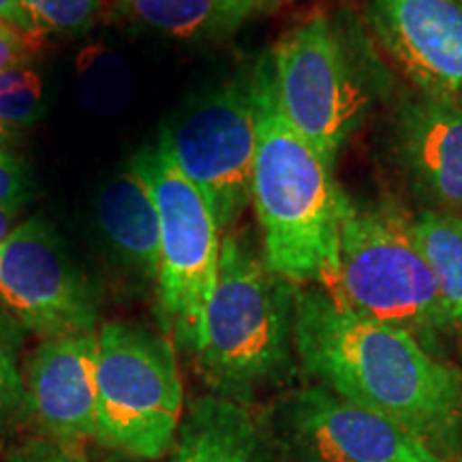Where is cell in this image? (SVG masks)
<instances>
[{"mask_svg":"<svg viewBox=\"0 0 462 462\" xmlns=\"http://www.w3.org/2000/svg\"><path fill=\"white\" fill-rule=\"evenodd\" d=\"M223 3L227 5L231 17H234L236 24L240 26L242 22L248 20V17L274 11L282 0H223Z\"/></svg>","mask_w":462,"mask_h":462,"instance_id":"obj_24","label":"cell"},{"mask_svg":"<svg viewBox=\"0 0 462 462\" xmlns=\"http://www.w3.org/2000/svg\"><path fill=\"white\" fill-rule=\"evenodd\" d=\"M418 246L435 276L443 309L462 330V217L448 210H424L411 218Z\"/></svg>","mask_w":462,"mask_h":462,"instance_id":"obj_16","label":"cell"},{"mask_svg":"<svg viewBox=\"0 0 462 462\" xmlns=\"http://www.w3.org/2000/svg\"><path fill=\"white\" fill-rule=\"evenodd\" d=\"M0 310L42 340L99 332V289L42 217L17 223L0 246Z\"/></svg>","mask_w":462,"mask_h":462,"instance_id":"obj_10","label":"cell"},{"mask_svg":"<svg viewBox=\"0 0 462 462\" xmlns=\"http://www.w3.org/2000/svg\"><path fill=\"white\" fill-rule=\"evenodd\" d=\"M296 293L245 236H223L217 287L193 356L208 394L251 407L263 392L291 383Z\"/></svg>","mask_w":462,"mask_h":462,"instance_id":"obj_3","label":"cell"},{"mask_svg":"<svg viewBox=\"0 0 462 462\" xmlns=\"http://www.w3.org/2000/svg\"><path fill=\"white\" fill-rule=\"evenodd\" d=\"M28 426L24 377L20 366V328L0 310V437Z\"/></svg>","mask_w":462,"mask_h":462,"instance_id":"obj_18","label":"cell"},{"mask_svg":"<svg viewBox=\"0 0 462 462\" xmlns=\"http://www.w3.org/2000/svg\"><path fill=\"white\" fill-rule=\"evenodd\" d=\"M396 148L421 193L462 208V109L429 97L409 101L396 123Z\"/></svg>","mask_w":462,"mask_h":462,"instance_id":"obj_13","label":"cell"},{"mask_svg":"<svg viewBox=\"0 0 462 462\" xmlns=\"http://www.w3.org/2000/svg\"><path fill=\"white\" fill-rule=\"evenodd\" d=\"M170 462H285L251 407L204 394L184 409Z\"/></svg>","mask_w":462,"mask_h":462,"instance_id":"obj_14","label":"cell"},{"mask_svg":"<svg viewBox=\"0 0 462 462\" xmlns=\"http://www.w3.org/2000/svg\"><path fill=\"white\" fill-rule=\"evenodd\" d=\"M251 75L257 109L251 204L262 227L263 259L291 285L328 289L338 270L343 190L326 161L282 116L270 54L259 58Z\"/></svg>","mask_w":462,"mask_h":462,"instance_id":"obj_2","label":"cell"},{"mask_svg":"<svg viewBox=\"0 0 462 462\" xmlns=\"http://www.w3.org/2000/svg\"><path fill=\"white\" fill-rule=\"evenodd\" d=\"M276 101L287 123L334 170L368 112V90L326 14L293 26L270 51Z\"/></svg>","mask_w":462,"mask_h":462,"instance_id":"obj_7","label":"cell"},{"mask_svg":"<svg viewBox=\"0 0 462 462\" xmlns=\"http://www.w3.org/2000/svg\"><path fill=\"white\" fill-rule=\"evenodd\" d=\"M11 135H14V129H9L7 125L0 123V148H5V143L11 140Z\"/></svg>","mask_w":462,"mask_h":462,"instance_id":"obj_27","label":"cell"},{"mask_svg":"<svg viewBox=\"0 0 462 462\" xmlns=\"http://www.w3.org/2000/svg\"><path fill=\"white\" fill-rule=\"evenodd\" d=\"M131 165L148 180L159 210L161 257L154 287L161 332L193 357L217 287L221 229L204 195L163 148L142 150Z\"/></svg>","mask_w":462,"mask_h":462,"instance_id":"obj_6","label":"cell"},{"mask_svg":"<svg viewBox=\"0 0 462 462\" xmlns=\"http://www.w3.org/2000/svg\"><path fill=\"white\" fill-rule=\"evenodd\" d=\"M366 17L421 95L462 109V0H368Z\"/></svg>","mask_w":462,"mask_h":462,"instance_id":"obj_11","label":"cell"},{"mask_svg":"<svg viewBox=\"0 0 462 462\" xmlns=\"http://www.w3.org/2000/svg\"><path fill=\"white\" fill-rule=\"evenodd\" d=\"M97 332L45 338L22 368L28 426L39 437L84 448L97 435Z\"/></svg>","mask_w":462,"mask_h":462,"instance_id":"obj_12","label":"cell"},{"mask_svg":"<svg viewBox=\"0 0 462 462\" xmlns=\"http://www.w3.org/2000/svg\"><path fill=\"white\" fill-rule=\"evenodd\" d=\"M42 78L32 69L0 71V123L9 129L31 126L43 116Z\"/></svg>","mask_w":462,"mask_h":462,"instance_id":"obj_20","label":"cell"},{"mask_svg":"<svg viewBox=\"0 0 462 462\" xmlns=\"http://www.w3.org/2000/svg\"><path fill=\"white\" fill-rule=\"evenodd\" d=\"M293 345L310 383L388 415L432 448L458 435L460 373L401 328L346 309L323 287H298Z\"/></svg>","mask_w":462,"mask_h":462,"instance_id":"obj_1","label":"cell"},{"mask_svg":"<svg viewBox=\"0 0 462 462\" xmlns=\"http://www.w3.org/2000/svg\"><path fill=\"white\" fill-rule=\"evenodd\" d=\"M97 221L116 262L135 279L157 285L161 221L157 201L140 170L129 165L103 187Z\"/></svg>","mask_w":462,"mask_h":462,"instance_id":"obj_15","label":"cell"},{"mask_svg":"<svg viewBox=\"0 0 462 462\" xmlns=\"http://www.w3.org/2000/svg\"><path fill=\"white\" fill-rule=\"evenodd\" d=\"M125 3L140 24L170 37L198 39L238 28L223 0H125Z\"/></svg>","mask_w":462,"mask_h":462,"instance_id":"obj_17","label":"cell"},{"mask_svg":"<svg viewBox=\"0 0 462 462\" xmlns=\"http://www.w3.org/2000/svg\"><path fill=\"white\" fill-rule=\"evenodd\" d=\"M97 340L95 443L126 458H163L184 415L176 346L163 332L133 321L106 323Z\"/></svg>","mask_w":462,"mask_h":462,"instance_id":"obj_5","label":"cell"},{"mask_svg":"<svg viewBox=\"0 0 462 462\" xmlns=\"http://www.w3.org/2000/svg\"><path fill=\"white\" fill-rule=\"evenodd\" d=\"M32 195V180L24 161L0 148V208H24Z\"/></svg>","mask_w":462,"mask_h":462,"instance_id":"obj_22","label":"cell"},{"mask_svg":"<svg viewBox=\"0 0 462 462\" xmlns=\"http://www.w3.org/2000/svg\"><path fill=\"white\" fill-rule=\"evenodd\" d=\"M31 56V34L0 22V71L24 67Z\"/></svg>","mask_w":462,"mask_h":462,"instance_id":"obj_23","label":"cell"},{"mask_svg":"<svg viewBox=\"0 0 462 462\" xmlns=\"http://www.w3.org/2000/svg\"><path fill=\"white\" fill-rule=\"evenodd\" d=\"M103 0H22L26 32L79 34L95 24Z\"/></svg>","mask_w":462,"mask_h":462,"instance_id":"obj_19","label":"cell"},{"mask_svg":"<svg viewBox=\"0 0 462 462\" xmlns=\"http://www.w3.org/2000/svg\"><path fill=\"white\" fill-rule=\"evenodd\" d=\"M326 291L356 313L409 332L426 349L454 328L411 218L394 208H357L343 195L338 270Z\"/></svg>","mask_w":462,"mask_h":462,"instance_id":"obj_4","label":"cell"},{"mask_svg":"<svg viewBox=\"0 0 462 462\" xmlns=\"http://www.w3.org/2000/svg\"><path fill=\"white\" fill-rule=\"evenodd\" d=\"M157 146L204 195L221 234H229L251 206L257 152L253 75L221 84L173 116Z\"/></svg>","mask_w":462,"mask_h":462,"instance_id":"obj_8","label":"cell"},{"mask_svg":"<svg viewBox=\"0 0 462 462\" xmlns=\"http://www.w3.org/2000/svg\"><path fill=\"white\" fill-rule=\"evenodd\" d=\"M0 22H7V24L26 32V20H24V11H22V0H0Z\"/></svg>","mask_w":462,"mask_h":462,"instance_id":"obj_25","label":"cell"},{"mask_svg":"<svg viewBox=\"0 0 462 462\" xmlns=\"http://www.w3.org/2000/svg\"><path fill=\"white\" fill-rule=\"evenodd\" d=\"M22 208H0V246L9 238V234L17 225V217H20Z\"/></svg>","mask_w":462,"mask_h":462,"instance_id":"obj_26","label":"cell"},{"mask_svg":"<svg viewBox=\"0 0 462 462\" xmlns=\"http://www.w3.org/2000/svg\"><path fill=\"white\" fill-rule=\"evenodd\" d=\"M0 462H90L84 448L67 446L45 437H31L7 449Z\"/></svg>","mask_w":462,"mask_h":462,"instance_id":"obj_21","label":"cell"},{"mask_svg":"<svg viewBox=\"0 0 462 462\" xmlns=\"http://www.w3.org/2000/svg\"><path fill=\"white\" fill-rule=\"evenodd\" d=\"M439 462H462V460H443V458H441Z\"/></svg>","mask_w":462,"mask_h":462,"instance_id":"obj_28","label":"cell"},{"mask_svg":"<svg viewBox=\"0 0 462 462\" xmlns=\"http://www.w3.org/2000/svg\"><path fill=\"white\" fill-rule=\"evenodd\" d=\"M263 430L285 462H439L437 448L388 415L319 383L289 390L270 404Z\"/></svg>","mask_w":462,"mask_h":462,"instance_id":"obj_9","label":"cell"}]
</instances>
